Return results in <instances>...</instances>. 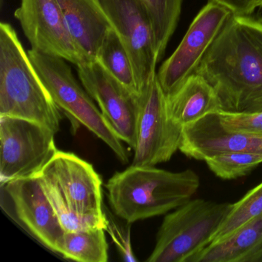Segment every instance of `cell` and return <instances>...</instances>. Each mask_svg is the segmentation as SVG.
Returning a JSON list of instances; mask_svg holds the SVG:
<instances>
[{"mask_svg":"<svg viewBox=\"0 0 262 262\" xmlns=\"http://www.w3.org/2000/svg\"><path fill=\"white\" fill-rule=\"evenodd\" d=\"M61 113L16 30L8 23H1L0 116L27 119L56 134L60 129Z\"/></svg>","mask_w":262,"mask_h":262,"instance_id":"obj_3","label":"cell"},{"mask_svg":"<svg viewBox=\"0 0 262 262\" xmlns=\"http://www.w3.org/2000/svg\"><path fill=\"white\" fill-rule=\"evenodd\" d=\"M0 185L6 214L47 249L60 254L66 231L39 174Z\"/></svg>","mask_w":262,"mask_h":262,"instance_id":"obj_7","label":"cell"},{"mask_svg":"<svg viewBox=\"0 0 262 262\" xmlns=\"http://www.w3.org/2000/svg\"><path fill=\"white\" fill-rule=\"evenodd\" d=\"M232 204L188 201L166 214L148 262H191L211 244Z\"/></svg>","mask_w":262,"mask_h":262,"instance_id":"obj_4","label":"cell"},{"mask_svg":"<svg viewBox=\"0 0 262 262\" xmlns=\"http://www.w3.org/2000/svg\"><path fill=\"white\" fill-rule=\"evenodd\" d=\"M151 19L159 61L164 56L180 17L183 0H140Z\"/></svg>","mask_w":262,"mask_h":262,"instance_id":"obj_20","label":"cell"},{"mask_svg":"<svg viewBox=\"0 0 262 262\" xmlns=\"http://www.w3.org/2000/svg\"><path fill=\"white\" fill-rule=\"evenodd\" d=\"M4 0H0V7L2 8L3 6H4Z\"/></svg>","mask_w":262,"mask_h":262,"instance_id":"obj_27","label":"cell"},{"mask_svg":"<svg viewBox=\"0 0 262 262\" xmlns=\"http://www.w3.org/2000/svg\"><path fill=\"white\" fill-rule=\"evenodd\" d=\"M55 136L36 122L0 116V184L39 174L58 151Z\"/></svg>","mask_w":262,"mask_h":262,"instance_id":"obj_6","label":"cell"},{"mask_svg":"<svg viewBox=\"0 0 262 262\" xmlns=\"http://www.w3.org/2000/svg\"><path fill=\"white\" fill-rule=\"evenodd\" d=\"M200 185L193 170L173 172L155 166L131 165L105 185L111 209L134 223L162 215L191 200Z\"/></svg>","mask_w":262,"mask_h":262,"instance_id":"obj_2","label":"cell"},{"mask_svg":"<svg viewBox=\"0 0 262 262\" xmlns=\"http://www.w3.org/2000/svg\"><path fill=\"white\" fill-rule=\"evenodd\" d=\"M66 24L85 57L97 61L101 47L113 30L100 0H57Z\"/></svg>","mask_w":262,"mask_h":262,"instance_id":"obj_15","label":"cell"},{"mask_svg":"<svg viewBox=\"0 0 262 262\" xmlns=\"http://www.w3.org/2000/svg\"><path fill=\"white\" fill-rule=\"evenodd\" d=\"M260 7H262V0H260Z\"/></svg>","mask_w":262,"mask_h":262,"instance_id":"obj_29","label":"cell"},{"mask_svg":"<svg viewBox=\"0 0 262 262\" xmlns=\"http://www.w3.org/2000/svg\"><path fill=\"white\" fill-rule=\"evenodd\" d=\"M262 215V182L250 190L238 202L232 204L231 210L211 244L229 237L239 228L253 219Z\"/></svg>","mask_w":262,"mask_h":262,"instance_id":"obj_21","label":"cell"},{"mask_svg":"<svg viewBox=\"0 0 262 262\" xmlns=\"http://www.w3.org/2000/svg\"><path fill=\"white\" fill-rule=\"evenodd\" d=\"M103 213L105 216V231L111 236L121 257L126 261H138L132 247V224L116 215L113 210H110L104 204Z\"/></svg>","mask_w":262,"mask_h":262,"instance_id":"obj_24","label":"cell"},{"mask_svg":"<svg viewBox=\"0 0 262 262\" xmlns=\"http://www.w3.org/2000/svg\"><path fill=\"white\" fill-rule=\"evenodd\" d=\"M183 127L170 118L157 76L139 96L137 138L132 165L156 166L180 148Z\"/></svg>","mask_w":262,"mask_h":262,"instance_id":"obj_8","label":"cell"},{"mask_svg":"<svg viewBox=\"0 0 262 262\" xmlns=\"http://www.w3.org/2000/svg\"><path fill=\"white\" fill-rule=\"evenodd\" d=\"M166 101L170 118L182 127L194 123L207 115L222 111L214 89L197 73L191 75L167 96Z\"/></svg>","mask_w":262,"mask_h":262,"instance_id":"obj_16","label":"cell"},{"mask_svg":"<svg viewBox=\"0 0 262 262\" xmlns=\"http://www.w3.org/2000/svg\"><path fill=\"white\" fill-rule=\"evenodd\" d=\"M14 16L31 50L76 66L91 62L72 37L57 0H21Z\"/></svg>","mask_w":262,"mask_h":262,"instance_id":"obj_11","label":"cell"},{"mask_svg":"<svg viewBox=\"0 0 262 262\" xmlns=\"http://www.w3.org/2000/svg\"><path fill=\"white\" fill-rule=\"evenodd\" d=\"M231 13L208 1L198 13L174 53L162 64L157 77L165 96L194 74Z\"/></svg>","mask_w":262,"mask_h":262,"instance_id":"obj_10","label":"cell"},{"mask_svg":"<svg viewBox=\"0 0 262 262\" xmlns=\"http://www.w3.org/2000/svg\"><path fill=\"white\" fill-rule=\"evenodd\" d=\"M262 256V215L232 234L210 244L191 262H257Z\"/></svg>","mask_w":262,"mask_h":262,"instance_id":"obj_17","label":"cell"},{"mask_svg":"<svg viewBox=\"0 0 262 262\" xmlns=\"http://www.w3.org/2000/svg\"><path fill=\"white\" fill-rule=\"evenodd\" d=\"M39 176L54 185L79 214L104 217L102 179L91 164L73 153L58 150Z\"/></svg>","mask_w":262,"mask_h":262,"instance_id":"obj_13","label":"cell"},{"mask_svg":"<svg viewBox=\"0 0 262 262\" xmlns=\"http://www.w3.org/2000/svg\"><path fill=\"white\" fill-rule=\"evenodd\" d=\"M40 177V176H39ZM47 196L66 231L105 228V216H86L73 210L62 199L54 185L41 178Z\"/></svg>","mask_w":262,"mask_h":262,"instance_id":"obj_22","label":"cell"},{"mask_svg":"<svg viewBox=\"0 0 262 262\" xmlns=\"http://www.w3.org/2000/svg\"><path fill=\"white\" fill-rule=\"evenodd\" d=\"M179 150L187 157L202 161L222 153L262 155V137L230 131L222 125L217 113H211L183 127Z\"/></svg>","mask_w":262,"mask_h":262,"instance_id":"obj_14","label":"cell"},{"mask_svg":"<svg viewBox=\"0 0 262 262\" xmlns=\"http://www.w3.org/2000/svg\"><path fill=\"white\" fill-rule=\"evenodd\" d=\"M76 67L81 83L97 102L107 122L119 139L134 149L137 138L139 96L128 91L98 61Z\"/></svg>","mask_w":262,"mask_h":262,"instance_id":"obj_12","label":"cell"},{"mask_svg":"<svg viewBox=\"0 0 262 262\" xmlns=\"http://www.w3.org/2000/svg\"><path fill=\"white\" fill-rule=\"evenodd\" d=\"M257 262H262V256L260 257V258H259L258 261Z\"/></svg>","mask_w":262,"mask_h":262,"instance_id":"obj_28","label":"cell"},{"mask_svg":"<svg viewBox=\"0 0 262 262\" xmlns=\"http://www.w3.org/2000/svg\"><path fill=\"white\" fill-rule=\"evenodd\" d=\"M194 73L214 89L222 111L262 112V20L231 14Z\"/></svg>","mask_w":262,"mask_h":262,"instance_id":"obj_1","label":"cell"},{"mask_svg":"<svg viewBox=\"0 0 262 262\" xmlns=\"http://www.w3.org/2000/svg\"><path fill=\"white\" fill-rule=\"evenodd\" d=\"M97 61L128 91L139 96L131 60L114 29L105 37L99 50Z\"/></svg>","mask_w":262,"mask_h":262,"instance_id":"obj_19","label":"cell"},{"mask_svg":"<svg viewBox=\"0 0 262 262\" xmlns=\"http://www.w3.org/2000/svg\"><path fill=\"white\" fill-rule=\"evenodd\" d=\"M227 9L235 16H250L257 7L260 0H209Z\"/></svg>","mask_w":262,"mask_h":262,"instance_id":"obj_26","label":"cell"},{"mask_svg":"<svg viewBox=\"0 0 262 262\" xmlns=\"http://www.w3.org/2000/svg\"><path fill=\"white\" fill-rule=\"evenodd\" d=\"M222 125L230 131L262 137V112L257 113H217Z\"/></svg>","mask_w":262,"mask_h":262,"instance_id":"obj_25","label":"cell"},{"mask_svg":"<svg viewBox=\"0 0 262 262\" xmlns=\"http://www.w3.org/2000/svg\"><path fill=\"white\" fill-rule=\"evenodd\" d=\"M105 228H96L66 231L60 255L80 262H106L108 243Z\"/></svg>","mask_w":262,"mask_h":262,"instance_id":"obj_18","label":"cell"},{"mask_svg":"<svg viewBox=\"0 0 262 262\" xmlns=\"http://www.w3.org/2000/svg\"><path fill=\"white\" fill-rule=\"evenodd\" d=\"M131 60L141 92L157 76L159 62L151 19L140 0H100Z\"/></svg>","mask_w":262,"mask_h":262,"instance_id":"obj_9","label":"cell"},{"mask_svg":"<svg viewBox=\"0 0 262 262\" xmlns=\"http://www.w3.org/2000/svg\"><path fill=\"white\" fill-rule=\"evenodd\" d=\"M28 54L55 103L73 125H84L111 148L119 162L128 163L129 155L122 141L83 85L76 80L67 61L33 50Z\"/></svg>","mask_w":262,"mask_h":262,"instance_id":"obj_5","label":"cell"},{"mask_svg":"<svg viewBox=\"0 0 262 262\" xmlns=\"http://www.w3.org/2000/svg\"><path fill=\"white\" fill-rule=\"evenodd\" d=\"M208 168L222 179L243 177L262 163V155L253 152H228L216 155L205 161Z\"/></svg>","mask_w":262,"mask_h":262,"instance_id":"obj_23","label":"cell"}]
</instances>
